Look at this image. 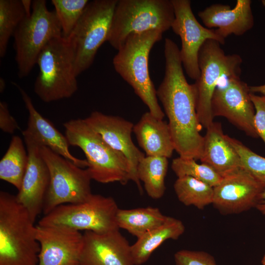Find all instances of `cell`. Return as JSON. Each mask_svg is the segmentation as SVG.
<instances>
[{"label":"cell","instance_id":"13","mask_svg":"<svg viewBox=\"0 0 265 265\" xmlns=\"http://www.w3.org/2000/svg\"><path fill=\"white\" fill-rule=\"evenodd\" d=\"M215 89L211 101L212 115L226 118L248 136L258 137L254 125L255 108L249 86L239 77L224 79Z\"/></svg>","mask_w":265,"mask_h":265},{"label":"cell","instance_id":"34","mask_svg":"<svg viewBox=\"0 0 265 265\" xmlns=\"http://www.w3.org/2000/svg\"><path fill=\"white\" fill-rule=\"evenodd\" d=\"M0 129L5 133L12 134L20 127L15 118L11 115L7 104L0 102Z\"/></svg>","mask_w":265,"mask_h":265},{"label":"cell","instance_id":"12","mask_svg":"<svg viewBox=\"0 0 265 265\" xmlns=\"http://www.w3.org/2000/svg\"><path fill=\"white\" fill-rule=\"evenodd\" d=\"M171 1L175 17L171 28L181 39L180 54L182 65L188 77L196 81L200 74L198 54L203 44L207 40L212 39L224 45L225 39L215 29L205 27L199 23L192 12L190 0Z\"/></svg>","mask_w":265,"mask_h":265},{"label":"cell","instance_id":"9","mask_svg":"<svg viewBox=\"0 0 265 265\" xmlns=\"http://www.w3.org/2000/svg\"><path fill=\"white\" fill-rule=\"evenodd\" d=\"M117 2L118 0L89 1L66 38L74 53L77 77L92 65L99 49L107 41Z\"/></svg>","mask_w":265,"mask_h":265},{"label":"cell","instance_id":"20","mask_svg":"<svg viewBox=\"0 0 265 265\" xmlns=\"http://www.w3.org/2000/svg\"><path fill=\"white\" fill-rule=\"evenodd\" d=\"M13 84L19 89L28 113L27 127L25 131L40 146L50 148L80 167H87L86 159H78L71 154L65 135L36 110L31 98L23 88L14 82Z\"/></svg>","mask_w":265,"mask_h":265},{"label":"cell","instance_id":"31","mask_svg":"<svg viewBox=\"0 0 265 265\" xmlns=\"http://www.w3.org/2000/svg\"><path fill=\"white\" fill-rule=\"evenodd\" d=\"M227 138L239 156L241 168L265 185V158L255 153L237 139L228 135Z\"/></svg>","mask_w":265,"mask_h":265},{"label":"cell","instance_id":"16","mask_svg":"<svg viewBox=\"0 0 265 265\" xmlns=\"http://www.w3.org/2000/svg\"><path fill=\"white\" fill-rule=\"evenodd\" d=\"M22 134L28 160L21 187L16 197L17 201L27 210L35 222L37 216L43 212L50 184V172L41 155L40 146L25 131Z\"/></svg>","mask_w":265,"mask_h":265},{"label":"cell","instance_id":"21","mask_svg":"<svg viewBox=\"0 0 265 265\" xmlns=\"http://www.w3.org/2000/svg\"><path fill=\"white\" fill-rule=\"evenodd\" d=\"M200 160L222 177L241 168L239 156L222 131L221 123L213 122L206 129Z\"/></svg>","mask_w":265,"mask_h":265},{"label":"cell","instance_id":"17","mask_svg":"<svg viewBox=\"0 0 265 265\" xmlns=\"http://www.w3.org/2000/svg\"><path fill=\"white\" fill-rule=\"evenodd\" d=\"M84 119L109 145L126 157L131 167V181L136 185L142 193L137 167L139 162L145 156L132 140L131 134L133 124L120 116L106 115L98 111L92 112Z\"/></svg>","mask_w":265,"mask_h":265},{"label":"cell","instance_id":"3","mask_svg":"<svg viewBox=\"0 0 265 265\" xmlns=\"http://www.w3.org/2000/svg\"><path fill=\"white\" fill-rule=\"evenodd\" d=\"M163 32L151 30L129 35L118 50L112 63L116 72L133 88L155 117L163 119L157 90L150 78L149 56L155 43L161 40Z\"/></svg>","mask_w":265,"mask_h":265},{"label":"cell","instance_id":"35","mask_svg":"<svg viewBox=\"0 0 265 265\" xmlns=\"http://www.w3.org/2000/svg\"><path fill=\"white\" fill-rule=\"evenodd\" d=\"M255 208L265 216V190L261 193Z\"/></svg>","mask_w":265,"mask_h":265},{"label":"cell","instance_id":"33","mask_svg":"<svg viewBox=\"0 0 265 265\" xmlns=\"http://www.w3.org/2000/svg\"><path fill=\"white\" fill-rule=\"evenodd\" d=\"M250 98L255 108L254 127L258 137L265 144V96L251 93Z\"/></svg>","mask_w":265,"mask_h":265},{"label":"cell","instance_id":"6","mask_svg":"<svg viewBox=\"0 0 265 265\" xmlns=\"http://www.w3.org/2000/svg\"><path fill=\"white\" fill-rule=\"evenodd\" d=\"M174 17L171 0H118L107 41L118 51L132 34L168 30Z\"/></svg>","mask_w":265,"mask_h":265},{"label":"cell","instance_id":"19","mask_svg":"<svg viewBox=\"0 0 265 265\" xmlns=\"http://www.w3.org/2000/svg\"><path fill=\"white\" fill-rule=\"evenodd\" d=\"M251 5L250 0H237L233 8L228 5L214 4L199 12L198 15L207 28H217V33L225 39L233 34L242 35L252 28Z\"/></svg>","mask_w":265,"mask_h":265},{"label":"cell","instance_id":"28","mask_svg":"<svg viewBox=\"0 0 265 265\" xmlns=\"http://www.w3.org/2000/svg\"><path fill=\"white\" fill-rule=\"evenodd\" d=\"M26 16L21 0H0V56L6 53L9 40Z\"/></svg>","mask_w":265,"mask_h":265},{"label":"cell","instance_id":"10","mask_svg":"<svg viewBox=\"0 0 265 265\" xmlns=\"http://www.w3.org/2000/svg\"><path fill=\"white\" fill-rule=\"evenodd\" d=\"M119 209L113 198L92 193L83 202L56 207L45 214L38 225L64 226L80 232H108L119 230L117 222Z\"/></svg>","mask_w":265,"mask_h":265},{"label":"cell","instance_id":"36","mask_svg":"<svg viewBox=\"0 0 265 265\" xmlns=\"http://www.w3.org/2000/svg\"><path fill=\"white\" fill-rule=\"evenodd\" d=\"M21 1L25 11L26 16H30L32 10V1L30 0H21Z\"/></svg>","mask_w":265,"mask_h":265},{"label":"cell","instance_id":"14","mask_svg":"<svg viewBox=\"0 0 265 265\" xmlns=\"http://www.w3.org/2000/svg\"><path fill=\"white\" fill-rule=\"evenodd\" d=\"M38 265H80L83 243L80 231L64 226H36Z\"/></svg>","mask_w":265,"mask_h":265},{"label":"cell","instance_id":"38","mask_svg":"<svg viewBox=\"0 0 265 265\" xmlns=\"http://www.w3.org/2000/svg\"><path fill=\"white\" fill-rule=\"evenodd\" d=\"M6 83L4 80L1 77L0 79V92L2 93L5 89Z\"/></svg>","mask_w":265,"mask_h":265},{"label":"cell","instance_id":"7","mask_svg":"<svg viewBox=\"0 0 265 265\" xmlns=\"http://www.w3.org/2000/svg\"><path fill=\"white\" fill-rule=\"evenodd\" d=\"M61 36L62 29L54 11L48 10L46 0L32 1L30 15L24 18L13 36L18 77H27L46 45Z\"/></svg>","mask_w":265,"mask_h":265},{"label":"cell","instance_id":"2","mask_svg":"<svg viewBox=\"0 0 265 265\" xmlns=\"http://www.w3.org/2000/svg\"><path fill=\"white\" fill-rule=\"evenodd\" d=\"M36 226L16 195L0 192V265H38Z\"/></svg>","mask_w":265,"mask_h":265},{"label":"cell","instance_id":"29","mask_svg":"<svg viewBox=\"0 0 265 265\" xmlns=\"http://www.w3.org/2000/svg\"><path fill=\"white\" fill-rule=\"evenodd\" d=\"M171 168L177 177L190 176L212 187L220 183L222 177L206 164H199L192 159L178 157L173 159Z\"/></svg>","mask_w":265,"mask_h":265},{"label":"cell","instance_id":"25","mask_svg":"<svg viewBox=\"0 0 265 265\" xmlns=\"http://www.w3.org/2000/svg\"><path fill=\"white\" fill-rule=\"evenodd\" d=\"M28 157L22 139L12 137L8 148L0 161V179L19 190L28 163Z\"/></svg>","mask_w":265,"mask_h":265},{"label":"cell","instance_id":"37","mask_svg":"<svg viewBox=\"0 0 265 265\" xmlns=\"http://www.w3.org/2000/svg\"><path fill=\"white\" fill-rule=\"evenodd\" d=\"M250 91L251 93L254 94L255 93H260L265 96V84L258 86H249Z\"/></svg>","mask_w":265,"mask_h":265},{"label":"cell","instance_id":"26","mask_svg":"<svg viewBox=\"0 0 265 265\" xmlns=\"http://www.w3.org/2000/svg\"><path fill=\"white\" fill-rule=\"evenodd\" d=\"M168 166V158L163 157L145 156L138 163V178L143 183L148 195L154 199H159L164 194Z\"/></svg>","mask_w":265,"mask_h":265},{"label":"cell","instance_id":"18","mask_svg":"<svg viewBox=\"0 0 265 265\" xmlns=\"http://www.w3.org/2000/svg\"><path fill=\"white\" fill-rule=\"evenodd\" d=\"M80 265H135L131 245L119 230L104 233L85 231Z\"/></svg>","mask_w":265,"mask_h":265},{"label":"cell","instance_id":"11","mask_svg":"<svg viewBox=\"0 0 265 265\" xmlns=\"http://www.w3.org/2000/svg\"><path fill=\"white\" fill-rule=\"evenodd\" d=\"M40 151L50 172L44 215L60 205L83 202L92 194V179L86 168L78 166L46 146H40Z\"/></svg>","mask_w":265,"mask_h":265},{"label":"cell","instance_id":"22","mask_svg":"<svg viewBox=\"0 0 265 265\" xmlns=\"http://www.w3.org/2000/svg\"><path fill=\"white\" fill-rule=\"evenodd\" d=\"M139 146L147 156L170 158L175 150L168 124L144 113L133 128Z\"/></svg>","mask_w":265,"mask_h":265},{"label":"cell","instance_id":"32","mask_svg":"<svg viewBox=\"0 0 265 265\" xmlns=\"http://www.w3.org/2000/svg\"><path fill=\"white\" fill-rule=\"evenodd\" d=\"M176 265H217L214 258L201 251L181 250L174 255Z\"/></svg>","mask_w":265,"mask_h":265},{"label":"cell","instance_id":"8","mask_svg":"<svg viewBox=\"0 0 265 265\" xmlns=\"http://www.w3.org/2000/svg\"><path fill=\"white\" fill-rule=\"evenodd\" d=\"M217 41L209 39L200 49V74L194 85L196 112L201 125L207 129L213 122L211 101L216 88L223 79L239 77L242 60L237 54L226 55Z\"/></svg>","mask_w":265,"mask_h":265},{"label":"cell","instance_id":"30","mask_svg":"<svg viewBox=\"0 0 265 265\" xmlns=\"http://www.w3.org/2000/svg\"><path fill=\"white\" fill-rule=\"evenodd\" d=\"M88 0H52L63 36L67 38L82 16Z\"/></svg>","mask_w":265,"mask_h":265},{"label":"cell","instance_id":"15","mask_svg":"<svg viewBox=\"0 0 265 265\" xmlns=\"http://www.w3.org/2000/svg\"><path fill=\"white\" fill-rule=\"evenodd\" d=\"M265 190V185L240 168L213 187L212 204L223 213H238L255 208Z\"/></svg>","mask_w":265,"mask_h":265},{"label":"cell","instance_id":"40","mask_svg":"<svg viewBox=\"0 0 265 265\" xmlns=\"http://www.w3.org/2000/svg\"><path fill=\"white\" fill-rule=\"evenodd\" d=\"M262 3L265 7V0H262Z\"/></svg>","mask_w":265,"mask_h":265},{"label":"cell","instance_id":"27","mask_svg":"<svg viewBox=\"0 0 265 265\" xmlns=\"http://www.w3.org/2000/svg\"><path fill=\"white\" fill-rule=\"evenodd\" d=\"M174 189L179 200L186 206L203 209L212 204L213 187L190 176L178 177Z\"/></svg>","mask_w":265,"mask_h":265},{"label":"cell","instance_id":"5","mask_svg":"<svg viewBox=\"0 0 265 265\" xmlns=\"http://www.w3.org/2000/svg\"><path fill=\"white\" fill-rule=\"evenodd\" d=\"M36 64L39 72L34 91L43 102L67 99L76 92L78 85L74 55L66 38L51 40L39 54Z\"/></svg>","mask_w":265,"mask_h":265},{"label":"cell","instance_id":"24","mask_svg":"<svg viewBox=\"0 0 265 265\" xmlns=\"http://www.w3.org/2000/svg\"><path fill=\"white\" fill-rule=\"evenodd\" d=\"M167 217L156 207L119 209L117 222L119 229L126 230L137 238L162 224Z\"/></svg>","mask_w":265,"mask_h":265},{"label":"cell","instance_id":"39","mask_svg":"<svg viewBox=\"0 0 265 265\" xmlns=\"http://www.w3.org/2000/svg\"><path fill=\"white\" fill-rule=\"evenodd\" d=\"M261 263L262 265H265V253L264 254V255L262 258Z\"/></svg>","mask_w":265,"mask_h":265},{"label":"cell","instance_id":"23","mask_svg":"<svg viewBox=\"0 0 265 265\" xmlns=\"http://www.w3.org/2000/svg\"><path fill=\"white\" fill-rule=\"evenodd\" d=\"M185 227L179 219L167 216L159 226L137 238L131 245V253L135 265H141L149 259L153 252L165 241L177 239L185 232Z\"/></svg>","mask_w":265,"mask_h":265},{"label":"cell","instance_id":"4","mask_svg":"<svg viewBox=\"0 0 265 265\" xmlns=\"http://www.w3.org/2000/svg\"><path fill=\"white\" fill-rule=\"evenodd\" d=\"M70 145L82 150L88 163L87 170L92 180L107 184L131 181V167L126 157L112 148L82 119L63 124Z\"/></svg>","mask_w":265,"mask_h":265},{"label":"cell","instance_id":"1","mask_svg":"<svg viewBox=\"0 0 265 265\" xmlns=\"http://www.w3.org/2000/svg\"><path fill=\"white\" fill-rule=\"evenodd\" d=\"M164 54L165 74L157 95L168 119L175 150L182 158L199 159L204 136L200 134L194 84L187 81L180 49L168 38L165 39Z\"/></svg>","mask_w":265,"mask_h":265}]
</instances>
